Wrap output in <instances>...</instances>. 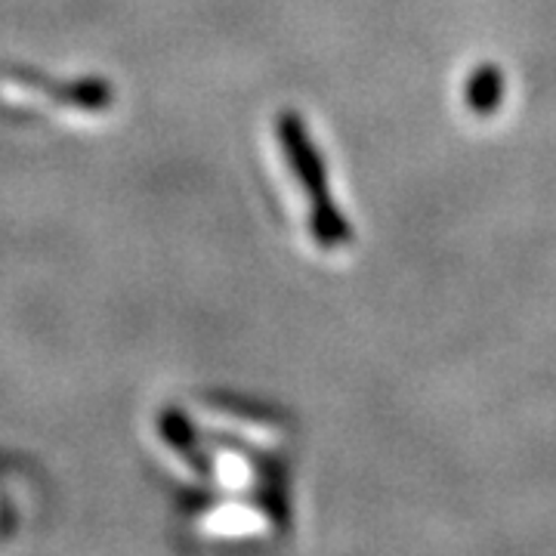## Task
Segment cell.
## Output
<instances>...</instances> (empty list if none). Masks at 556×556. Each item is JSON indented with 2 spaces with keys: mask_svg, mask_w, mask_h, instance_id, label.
<instances>
[{
  "mask_svg": "<svg viewBox=\"0 0 556 556\" xmlns=\"http://www.w3.org/2000/svg\"><path fill=\"white\" fill-rule=\"evenodd\" d=\"M504 93H507L504 72L497 65H492V62H482L477 72L467 78V84H464V102L479 118H492L501 109V102H504Z\"/></svg>",
  "mask_w": 556,
  "mask_h": 556,
  "instance_id": "6da1fadb",
  "label": "cell"
}]
</instances>
